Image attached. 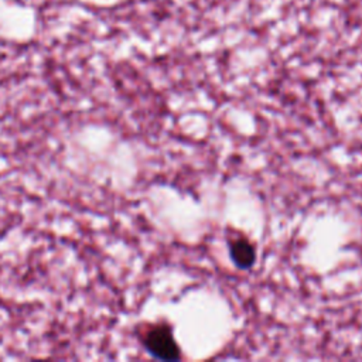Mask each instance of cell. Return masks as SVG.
Masks as SVG:
<instances>
[{"label":"cell","instance_id":"cell-1","mask_svg":"<svg viewBox=\"0 0 362 362\" xmlns=\"http://www.w3.org/2000/svg\"><path fill=\"white\" fill-rule=\"evenodd\" d=\"M143 344L146 349L157 359H180V346L174 338L173 329L167 324H156L150 327L144 334Z\"/></svg>","mask_w":362,"mask_h":362},{"label":"cell","instance_id":"cell-2","mask_svg":"<svg viewBox=\"0 0 362 362\" xmlns=\"http://www.w3.org/2000/svg\"><path fill=\"white\" fill-rule=\"evenodd\" d=\"M229 252L232 262L239 269H249L256 259L255 246L246 238H236L229 242Z\"/></svg>","mask_w":362,"mask_h":362}]
</instances>
